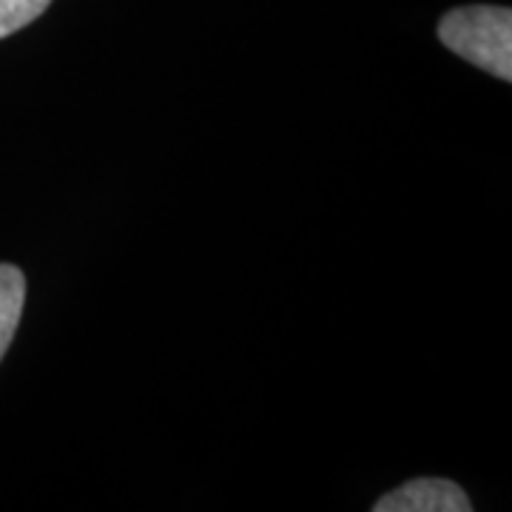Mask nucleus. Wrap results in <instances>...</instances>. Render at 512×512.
<instances>
[{
    "mask_svg": "<svg viewBox=\"0 0 512 512\" xmlns=\"http://www.w3.org/2000/svg\"><path fill=\"white\" fill-rule=\"evenodd\" d=\"M439 40L461 60L512 80V12L507 6H458L439 20Z\"/></svg>",
    "mask_w": 512,
    "mask_h": 512,
    "instance_id": "obj_1",
    "label": "nucleus"
},
{
    "mask_svg": "<svg viewBox=\"0 0 512 512\" xmlns=\"http://www.w3.org/2000/svg\"><path fill=\"white\" fill-rule=\"evenodd\" d=\"M473 504L456 481L413 478L393 493L382 495L373 512H470Z\"/></svg>",
    "mask_w": 512,
    "mask_h": 512,
    "instance_id": "obj_2",
    "label": "nucleus"
},
{
    "mask_svg": "<svg viewBox=\"0 0 512 512\" xmlns=\"http://www.w3.org/2000/svg\"><path fill=\"white\" fill-rule=\"evenodd\" d=\"M52 0H0V40L35 23Z\"/></svg>",
    "mask_w": 512,
    "mask_h": 512,
    "instance_id": "obj_4",
    "label": "nucleus"
},
{
    "mask_svg": "<svg viewBox=\"0 0 512 512\" xmlns=\"http://www.w3.org/2000/svg\"><path fill=\"white\" fill-rule=\"evenodd\" d=\"M26 305V276L15 265L0 262V359L18 333L20 316Z\"/></svg>",
    "mask_w": 512,
    "mask_h": 512,
    "instance_id": "obj_3",
    "label": "nucleus"
}]
</instances>
